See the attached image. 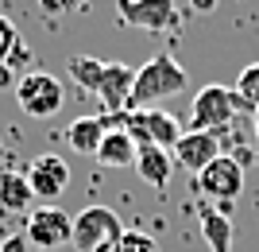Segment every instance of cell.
<instances>
[{"label": "cell", "instance_id": "cell-1", "mask_svg": "<svg viewBox=\"0 0 259 252\" xmlns=\"http://www.w3.org/2000/svg\"><path fill=\"white\" fill-rule=\"evenodd\" d=\"M186 82H190L186 70L174 62L166 51H159L155 58H147V62L136 70V86H132V105L128 109H155L159 101L182 93Z\"/></svg>", "mask_w": 259, "mask_h": 252}, {"label": "cell", "instance_id": "cell-9", "mask_svg": "<svg viewBox=\"0 0 259 252\" xmlns=\"http://www.w3.org/2000/svg\"><path fill=\"white\" fill-rule=\"evenodd\" d=\"M27 183H31V194L35 198H43V202H54V198H62L66 187H70V167H66L62 155H54V152H43V155H35L31 163H27Z\"/></svg>", "mask_w": 259, "mask_h": 252}, {"label": "cell", "instance_id": "cell-11", "mask_svg": "<svg viewBox=\"0 0 259 252\" xmlns=\"http://www.w3.org/2000/svg\"><path fill=\"white\" fill-rule=\"evenodd\" d=\"M132 86H136V70L124 62H105V78H101V89H97V97L101 105H105V113L112 117V113H128L132 105Z\"/></svg>", "mask_w": 259, "mask_h": 252}, {"label": "cell", "instance_id": "cell-18", "mask_svg": "<svg viewBox=\"0 0 259 252\" xmlns=\"http://www.w3.org/2000/svg\"><path fill=\"white\" fill-rule=\"evenodd\" d=\"M236 93H240V101H244L251 113H259V62H251V66H244V70H240Z\"/></svg>", "mask_w": 259, "mask_h": 252}, {"label": "cell", "instance_id": "cell-26", "mask_svg": "<svg viewBox=\"0 0 259 252\" xmlns=\"http://www.w3.org/2000/svg\"><path fill=\"white\" fill-rule=\"evenodd\" d=\"M105 252H108V248H105Z\"/></svg>", "mask_w": 259, "mask_h": 252}, {"label": "cell", "instance_id": "cell-20", "mask_svg": "<svg viewBox=\"0 0 259 252\" xmlns=\"http://www.w3.org/2000/svg\"><path fill=\"white\" fill-rule=\"evenodd\" d=\"M20 43H23V39H20V27H16L8 16H0V66L12 58V51H16Z\"/></svg>", "mask_w": 259, "mask_h": 252}, {"label": "cell", "instance_id": "cell-22", "mask_svg": "<svg viewBox=\"0 0 259 252\" xmlns=\"http://www.w3.org/2000/svg\"><path fill=\"white\" fill-rule=\"evenodd\" d=\"M27 248H31V244H27L23 233H16V237H8V241L0 244V252H27Z\"/></svg>", "mask_w": 259, "mask_h": 252}, {"label": "cell", "instance_id": "cell-12", "mask_svg": "<svg viewBox=\"0 0 259 252\" xmlns=\"http://www.w3.org/2000/svg\"><path fill=\"white\" fill-rule=\"evenodd\" d=\"M31 183L23 171L16 167H4L0 171V218H20V213H31Z\"/></svg>", "mask_w": 259, "mask_h": 252}, {"label": "cell", "instance_id": "cell-23", "mask_svg": "<svg viewBox=\"0 0 259 252\" xmlns=\"http://www.w3.org/2000/svg\"><path fill=\"white\" fill-rule=\"evenodd\" d=\"M190 8H194V12H213L217 0H190Z\"/></svg>", "mask_w": 259, "mask_h": 252}, {"label": "cell", "instance_id": "cell-19", "mask_svg": "<svg viewBox=\"0 0 259 252\" xmlns=\"http://www.w3.org/2000/svg\"><path fill=\"white\" fill-rule=\"evenodd\" d=\"M108 252H159V244H155V237H147V233H140V229H124V237Z\"/></svg>", "mask_w": 259, "mask_h": 252}, {"label": "cell", "instance_id": "cell-14", "mask_svg": "<svg viewBox=\"0 0 259 252\" xmlns=\"http://www.w3.org/2000/svg\"><path fill=\"white\" fill-rule=\"evenodd\" d=\"M93 159H97L101 167H136V140H132L120 124L108 121V132H105V140H101Z\"/></svg>", "mask_w": 259, "mask_h": 252}, {"label": "cell", "instance_id": "cell-2", "mask_svg": "<svg viewBox=\"0 0 259 252\" xmlns=\"http://www.w3.org/2000/svg\"><path fill=\"white\" fill-rule=\"evenodd\" d=\"M236 113H251L244 101H240L236 89L228 86H201L194 93V105H190V128L194 132H221L225 124L236 121Z\"/></svg>", "mask_w": 259, "mask_h": 252}, {"label": "cell", "instance_id": "cell-15", "mask_svg": "<svg viewBox=\"0 0 259 252\" xmlns=\"http://www.w3.org/2000/svg\"><path fill=\"white\" fill-rule=\"evenodd\" d=\"M105 132H108V117H77V121H70V128H66V143H70V152H77V155H97Z\"/></svg>", "mask_w": 259, "mask_h": 252}, {"label": "cell", "instance_id": "cell-25", "mask_svg": "<svg viewBox=\"0 0 259 252\" xmlns=\"http://www.w3.org/2000/svg\"><path fill=\"white\" fill-rule=\"evenodd\" d=\"M255 136H259V113H255Z\"/></svg>", "mask_w": 259, "mask_h": 252}, {"label": "cell", "instance_id": "cell-13", "mask_svg": "<svg viewBox=\"0 0 259 252\" xmlns=\"http://www.w3.org/2000/svg\"><path fill=\"white\" fill-rule=\"evenodd\" d=\"M136 175L155 190L170 187V152L155 143H136Z\"/></svg>", "mask_w": 259, "mask_h": 252}, {"label": "cell", "instance_id": "cell-21", "mask_svg": "<svg viewBox=\"0 0 259 252\" xmlns=\"http://www.w3.org/2000/svg\"><path fill=\"white\" fill-rule=\"evenodd\" d=\"M43 16H70V12L89 8V0H39Z\"/></svg>", "mask_w": 259, "mask_h": 252}, {"label": "cell", "instance_id": "cell-16", "mask_svg": "<svg viewBox=\"0 0 259 252\" xmlns=\"http://www.w3.org/2000/svg\"><path fill=\"white\" fill-rule=\"evenodd\" d=\"M197 221H201V233H205V244L209 252H232V241H236V233H232V221H228L225 209L217 206H197Z\"/></svg>", "mask_w": 259, "mask_h": 252}, {"label": "cell", "instance_id": "cell-17", "mask_svg": "<svg viewBox=\"0 0 259 252\" xmlns=\"http://www.w3.org/2000/svg\"><path fill=\"white\" fill-rule=\"evenodd\" d=\"M66 70H70V78H74V82H77L81 89H85V93H93V97H97L101 78H105V62H101V58H89V55H70Z\"/></svg>", "mask_w": 259, "mask_h": 252}, {"label": "cell", "instance_id": "cell-7", "mask_svg": "<svg viewBox=\"0 0 259 252\" xmlns=\"http://www.w3.org/2000/svg\"><path fill=\"white\" fill-rule=\"evenodd\" d=\"M116 12L128 27H140L151 35H166L182 27V8L174 0H116Z\"/></svg>", "mask_w": 259, "mask_h": 252}, {"label": "cell", "instance_id": "cell-4", "mask_svg": "<svg viewBox=\"0 0 259 252\" xmlns=\"http://www.w3.org/2000/svg\"><path fill=\"white\" fill-rule=\"evenodd\" d=\"M124 237V221L108 206H85L74 218V244L77 252H105Z\"/></svg>", "mask_w": 259, "mask_h": 252}, {"label": "cell", "instance_id": "cell-24", "mask_svg": "<svg viewBox=\"0 0 259 252\" xmlns=\"http://www.w3.org/2000/svg\"><path fill=\"white\" fill-rule=\"evenodd\" d=\"M4 86H12V70H8V66H0V89H4Z\"/></svg>", "mask_w": 259, "mask_h": 252}, {"label": "cell", "instance_id": "cell-8", "mask_svg": "<svg viewBox=\"0 0 259 252\" xmlns=\"http://www.w3.org/2000/svg\"><path fill=\"white\" fill-rule=\"evenodd\" d=\"M194 187L197 194L213 198V202H236L244 190V167L232 155H217L201 175H194Z\"/></svg>", "mask_w": 259, "mask_h": 252}, {"label": "cell", "instance_id": "cell-5", "mask_svg": "<svg viewBox=\"0 0 259 252\" xmlns=\"http://www.w3.org/2000/svg\"><path fill=\"white\" fill-rule=\"evenodd\" d=\"M120 128L128 132L136 143H155V148H166V152L182 136V124L174 121V113H166V109H128L120 117Z\"/></svg>", "mask_w": 259, "mask_h": 252}, {"label": "cell", "instance_id": "cell-10", "mask_svg": "<svg viewBox=\"0 0 259 252\" xmlns=\"http://www.w3.org/2000/svg\"><path fill=\"white\" fill-rule=\"evenodd\" d=\"M174 159H178V167H186V171H194V175H201L209 163H213L217 155H225L221 152V140H217V132H182L178 136V143L170 148Z\"/></svg>", "mask_w": 259, "mask_h": 252}, {"label": "cell", "instance_id": "cell-3", "mask_svg": "<svg viewBox=\"0 0 259 252\" xmlns=\"http://www.w3.org/2000/svg\"><path fill=\"white\" fill-rule=\"evenodd\" d=\"M16 101H20V109L35 121H51L54 113L62 109L66 101V89L62 82L47 70H27L23 78H16Z\"/></svg>", "mask_w": 259, "mask_h": 252}, {"label": "cell", "instance_id": "cell-6", "mask_svg": "<svg viewBox=\"0 0 259 252\" xmlns=\"http://www.w3.org/2000/svg\"><path fill=\"white\" fill-rule=\"evenodd\" d=\"M23 237L35 244V252H58L62 244H74V218L58 206H39L27 213Z\"/></svg>", "mask_w": 259, "mask_h": 252}]
</instances>
